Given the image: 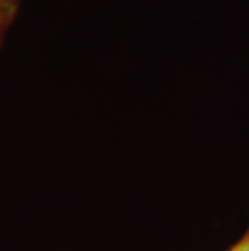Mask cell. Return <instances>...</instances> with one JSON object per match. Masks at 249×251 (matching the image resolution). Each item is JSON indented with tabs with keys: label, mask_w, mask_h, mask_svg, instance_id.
Listing matches in <instances>:
<instances>
[{
	"label": "cell",
	"mask_w": 249,
	"mask_h": 251,
	"mask_svg": "<svg viewBox=\"0 0 249 251\" xmlns=\"http://www.w3.org/2000/svg\"><path fill=\"white\" fill-rule=\"evenodd\" d=\"M21 0H0V47L7 36L8 29L12 28L17 20Z\"/></svg>",
	"instance_id": "obj_1"
},
{
	"label": "cell",
	"mask_w": 249,
	"mask_h": 251,
	"mask_svg": "<svg viewBox=\"0 0 249 251\" xmlns=\"http://www.w3.org/2000/svg\"><path fill=\"white\" fill-rule=\"evenodd\" d=\"M235 247L238 251H249V226L246 227V230L243 232V235L235 242Z\"/></svg>",
	"instance_id": "obj_2"
},
{
	"label": "cell",
	"mask_w": 249,
	"mask_h": 251,
	"mask_svg": "<svg viewBox=\"0 0 249 251\" xmlns=\"http://www.w3.org/2000/svg\"><path fill=\"white\" fill-rule=\"evenodd\" d=\"M224 251H238V250H236V247H235V243H233L231 247H228V248L224 250Z\"/></svg>",
	"instance_id": "obj_3"
}]
</instances>
